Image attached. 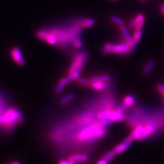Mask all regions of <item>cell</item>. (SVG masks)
Segmentation results:
<instances>
[{
	"label": "cell",
	"instance_id": "6da1fadb",
	"mask_svg": "<svg viewBox=\"0 0 164 164\" xmlns=\"http://www.w3.org/2000/svg\"><path fill=\"white\" fill-rule=\"evenodd\" d=\"M23 120L21 111L16 108L10 107L0 116V127L6 130L13 129Z\"/></svg>",
	"mask_w": 164,
	"mask_h": 164
},
{
	"label": "cell",
	"instance_id": "7a4b0ae2",
	"mask_svg": "<svg viewBox=\"0 0 164 164\" xmlns=\"http://www.w3.org/2000/svg\"><path fill=\"white\" fill-rule=\"evenodd\" d=\"M106 130L99 124H93L82 130L77 134L79 140L86 141L102 137L106 134Z\"/></svg>",
	"mask_w": 164,
	"mask_h": 164
},
{
	"label": "cell",
	"instance_id": "3957f363",
	"mask_svg": "<svg viewBox=\"0 0 164 164\" xmlns=\"http://www.w3.org/2000/svg\"><path fill=\"white\" fill-rule=\"evenodd\" d=\"M102 51L104 54L122 53L126 54L128 51V46L126 43L113 44L108 43L104 45Z\"/></svg>",
	"mask_w": 164,
	"mask_h": 164
},
{
	"label": "cell",
	"instance_id": "277c9868",
	"mask_svg": "<svg viewBox=\"0 0 164 164\" xmlns=\"http://www.w3.org/2000/svg\"><path fill=\"white\" fill-rule=\"evenodd\" d=\"M87 57H88V54L86 52L77 55L75 57V58H74V62H73L72 64L71 65L70 68L69 69V73L72 74V73L74 72V71L76 70V69L78 67V66L81 63H84L86 60Z\"/></svg>",
	"mask_w": 164,
	"mask_h": 164
},
{
	"label": "cell",
	"instance_id": "5b68a950",
	"mask_svg": "<svg viewBox=\"0 0 164 164\" xmlns=\"http://www.w3.org/2000/svg\"><path fill=\"white\" fill-rule=\"evenodd\" d=\"M132 141H133V140L129 137L128 138L125 139L121 144H120L117 146H116L112 150V151L114 152V153L116 155L123 153L126 150L128 149V148L131 145Z\"/></svg>",
	"mask_w": 164,
	"mask_h": 164
},
{
	"label": "cell",
	"instance_id": "8992f818",
	"mask_svg": "<svg viewBox=\"0 0 164 164\" xmlns=\"http://www.w3.org/2000/svg\"><path fill=\"white\" fill-rule=\"evenodd\" d=\"M123 109L122 107L118 108L115 110L112 111L109 116V119L112 122H122L125 120V116L123 115Z\"/></svg>",
	"mask_w": 164,
	"mask_h": 164
},
{
	"label": "cell",
	"instance_id": "52a82bcc",
	"mask_svg": "<svg viewBox=\"0 0 164 164\" xmlns=\"http://www.w3.org/2000/svg\"><path fill=\"white\" fill-rule=\"evenodd\" d=\"M11 55L13 60L18 65L23 66L25 64L21 50L18 48L15 47L11 50Z\"/></svg>",
	"mask_w": 164,
	"mask_h": 164
},
{
	"label": "cell",
	"instance_id": "ba28073f",
	"mask_svg": "<svg viewBox=\"0 0 164 164\" xmlns=\"http://www.w3.org/2000/svg\"><path fill=\"white\" fill-rule=\"evenodd\" d=\"M144 126L142 125H137L132 131L130 137L132 140H140L144 130Z\"/></svg>",
	"mask_w": 164,
	"mask_h": 164
},
{
	"label": "cell",
	"instance_id": "9c48e42d",
	"mask_svg": "<svg viewBox=\"0 0 164 164\" xmlns=\"http://www.w3.org/2000/svg\"><path fill=\"white\" fill-rule=\"evenodd\" d=\"M156 125L155 124H148L144 128V130L140 137V140H142L145 139L146 137L150 136L151 134L155 131Z\"/></svg>",
	"mask_w": 164,
	"mask_h": 164
},
{
	"label": "cell",
	"instance_id": "30bf717a",
	"mask_svg": "<svg viewBox=\"0 0 164 164\" xmlns=\"http://www.w3.org/2000/svg\"><path fill=\"white\" fill-rule=\"evenodd\" d=\"M68 159L74 163L84 162L88 160V156L84 154H75L69 156Z\"/></svg>",
	"mask_w": 164,
	"mask_h": 164
},
{
	"label": "cell",
	"instance_id": "8fae6325",
	"mask_svg": "<svg viewBox=\"0 0 164 164\" xmlns=\"http://www.w3.org/2000/svg\"><path fill=\"white\" fill-rule=\"evenodd\" d=\"M135 103V98L133 96H127L125 97L123 100V103L122 105V108L124 109H126L129 107L133 106Z\"/></svg>",
	"mask_w": 164,
	"mask_h": 164
},
{
	"label": "cell",
	"instance_id": "7c38bea8",
	"mask_svg": "<svg viewBox=\"0 0 164 164\" xmlns=\"http://www.w3.org/2000/svg\"><path fill=\"white\" fill-rule=\"evenodd\" d=\"M111 77L108 75H98V76H94L90 78L91 82H108L110 80Z\"/></svg>",
	"mask_w": 164,
	"mask_h": 164
},
{
	"label": "cell",
	"instance_id": "4fadbf2b",
	"mask_svg": "<svg viewBox=\"0 0 164 164\" xmlns=\"http://www.w3.org/2000/svg\"><path fill=\"white\" fill-rule=\"evenodd\" d=\"M67 83H68V82H67L66 78L61 79L55 88V93L57 94L61 93L63 91L64 88L65 87V86Z\"/></svg>",
	"mask_w": 164,
	"mask_h": 164
},
{
	"label": "cell",
	"instance_id": "5bb4252c",
	"mask_svg": "<svg viewBox=\"0 0 164 164\" xmlns=\"http://www.w3.org/2000/svg\"><path fill=\"white\" fill-rule=\"evenodd\" d=\"M136 20V24L134 27L136 28V30L142 29L145 20V16L143 14H139L137 16Z\"/></svg>",
	"mask_w": 164,
	"mask_h": 164
},
{
	"label": "cell",
	"instance_id": "9a60e30c",
	"mask_svg": "<svg viewBox=\"0 0 164 164\" xmlns=\"http://www.w3.org/2000/svg\"><path fill=\"white\" fill-rule=\"evenodd\" d=\"M154 65H155V62H154V60H153V59L150 60L148 62V63L146 64L144 68V73L145 75L149 74L151 72L153 68H154Z\"/></svg>",
	"mask_w": 164,
	"mask_h": 164
},
{
	"label": "cell",
	"instance_id": "2e32d148",
	"mask_svg": "<svg viewBox=\"0 0 164 164\" xmlns=\"http://www.w3.org/2000/svg\"><path fill=\"white\" fill-rule=\"evenodd\" d=\"M91 86L97 91L103 90L105 88V83L103 82H91Z\"/></svg>",
	"mask_w": 164,
	"mask_h": 164
},
{
	"label": "cell",
	"instance_id": "e0dca14e",
	"mask_svg": "<svg viewBox=\"0 0 164 164\" xmlns=\"http://www.w3.org/2000/svg\"><path fill=\"white\" fill-rule=\"evenodd\" d=\"M121 26V30L122 32V34H123V37H124L125 40L126 41V43H129L130 41H131V40H132V37L130 35V34H129V32H128V31L127 30V28L124 25H122V26Z\"/></svg>",
	"mask_w": 164,
	"mask_h": 164
},
{
	"label": "cell",
	"instance_id": "ac0fdd59",
	"mask_svg": "<svg viewBox=\"0 0 164 164\" xmlns=\"http://www.w3.org/2000/svg\"><path fill=\"white\" fill-rule=\"evenodd\" d=\"M112 110L111 109H106L104 111H102L101 112H100L98 114H97V117L99 120L101 119H107V118H109L111 112Z\"/></svg>",
	"mask_w": 164,
	"mask_h": 164
},
{
	"label": "cell",
	"instance_id": "d6986e66",
	"mask_svg": "<svg viewBox=\"0 0 164 164\" xmlns=\"http://www.w3.org/2000/svg\"><path fill=\"white\" fill-rule=\"evenodd\" d=\"M96 24V20L94 19H86L82 21L81 25L82 27L83 28H86V27H91L94 26Z\"/></svg>",
	"mask_w": 164,
	"mask_h": 164
},
{
	"label": "cell",
	"instance_id": "ffe728a7",
	"mask_svg": "<svg viewBox=\"0 0 164 164\" xmlns=\"http://www.w3.org/2000/svg\"><path fill=\"white\" fill-rule=\"evenodd\" d=\"M74 94L73 93H70L67 94L66 96H65L64 97H63L61 100H60V103L62 105H66L67 103H69L70 102H71L74 98Z\"/></svg>",
	"mask_w": 164,
	"mask_h": 164
},
{
	"label": "cell",
	"instance_id": "44dd1931",
	"mask_svg": "<svg viewBox=\"0 0 164 164\" xmlns=\"http://www.w3.org/2000/svg\"><path fill=\"white\" fill-rule=\"evenodd\" d=\"M110 20L111 21H112L113 23H114L115 24H117L119 26H122L124 25V21L122 19L120 18L118 16H114V15H112L110 16Z\"/></svg>",
	"mask_w": 164,
	"mask_h": 164
},
{
	"label": "cell",
	"instance_id": "7402d4cb",
	"mask_svg": "<svg viewBox=\"0 0 164 164\" xmlns=\"http://www.w3.org/2000/svg\"><path fill=\"white\" fill-rule=\"evenodd\" d=\"M115 156H116V154L114 153L112 150L110 151L107 152V153H105L104 154V156L103 157V159H104L105 161H106L107 162H109Z\"/></svg>",
	"mask_w": 164,
	"mask_h": 164
},
{
	"label": "cell",
	"instance_id": "603a6c76",
	"mask_svg": "<svg viewBox=\"0 0 164 164\" xmlns=\"http://www.w3.org/2000/svg\"><path fill=\"white\" fill-rule=\"evenodd\" d=\"M83 65H84V63H81L78 67L76 69V70L74 71V72H73L75 79H78L81 74V72H82V69L83 68Z\"/></svg>",
	"mask_w": 164,
	"mask_h": 164
},
{
	"label": "cell",
	"instance_id": "cb8c5ba5",
	"mask_svg": "<svg viewBox=\"0 0 164 164\" xmlns=\"http://www.w3.org/2000/svg\"><path fill=\"white\" fill-rule=\"evenodd\" d=\"M7 108L8 107L6 106V102L2 99V98L0 96V116L2 114Z\"/></svg>",
	"mask_w": 164,
	"mask_h": 164
},
{
	"label": "cell",
	"instance_id": "d4e9b609",
	"mask_svg": "<svg viewBox=\"0 0 164 164\" xmlns=\"http://www.w3.org/2000/svg\"><path fill=\"white\" fill-rule=\"evenodd\" d=\"M112 123V122L111 121V120L109 118H107V119H101L99 121L98 124L102 126L105 128L106 126H107L108 125H110L111 123Z\"/></svg>",
	"mask_w": 164,
	"mask_h": 164
},
{
	"label": "cell",
	"instance_id": "484cf974",
	"mask_svg": "<svg viewBox=\"0 0 164 164\" xmlns=\"http://www.w3.org/2000/svg\"><path fill=\"white\" fill-rule=\"evenodd\" d=\"M72 43L74 46L77 48H81L83 46L82 40L79 38H75L73 40Z\"/></svg>",
	"mask_w": 164,
	"mask_h": 164
},
{
	"label": "cell",
	"instance_id": "4316f807",
	"mask_svg": "<svg viewBox=\"0 0 164 164\" xmlns=\"http://www.w3.org/2000/svg\"><path fill=\"white\" fill-rule=\"evenodd\" d=\"M78 82L81 84H83V85H90L91 84V81L90 80H88L87 79H84V78H79L78 79Z\"/></svg>",
	"mask_w": 164,
	"mask_h": 164
},
{
	"label": "cell",
	"instance_id": "83f0119b",
	"mask_svg": "<svg viewBox=\"0 0 164 164\" xmlns=\"http://www.w3.org/2000/svg\"><path fill=\"white\" fill-rule=\"evenodd\" d=\"M66 79L68 83H69V82H72V80H74V79H75V76H74V74L72 73V74H69V75H68L66 77Z\"/></svg>",
	"mask_w": 164,
	"mask_h": 164
},
{
	"label": "cell",
	"instance_id": "f1b7e54d",
	"mask_svg": "<svg viewBox=\"0 0 164 164\" xmlns=\"http://www.w3.org/2000/svg\"><path fill=\"white\" fill-rule=\"evenodd\" d=\"M136 17L135 18H134L133 20H132L128 24V27L130 28H132V27H135L136 24Z\"/></svg>",
	"mask_w": 164,
	"mask_h": 164
},
{
	"label": "cell",
	"instance_id": "f546056e",
	"mask_svg": "<svg viewBox=\"0 0 164 164\" xmlns=\"http://www.w3.org/2000/svg\"><path fill=\"white\" fill-rule=\"evenodd\" d=\"M157 89L163 94L164 96V86L162 84H158L157 85Z\"/></svg>",
	"mask_w": 164,
	"mask_h": 164
},
{
	"label": "cell",
	"instance_id": "4dcf8cb0",
	"mask_svg": "<svg viewBox=\"0 0 164 164\" xmlns=\"http://www.w3.org/2000/svg\"><path fill=\"white\" fill-rule=\"evenodd\" d=\"M58 164H75V163L69 161V160H62L59 162Z\"/></svg>",
	"mask_w": 164,
	"mask_h": 164
},
{
	"label": "cell",
	"instance_id": "1f68e13d",
	"mask_svg": "<svg viewBox=\"0 0 164 164\" xmlns=\"http://www.w3.org/2000/svg\"><path fill=\"white\" fill-rule=\"evenodd\" d=\"M159 7H160L161 9L162 14V15L164 16V3H163V2H159Z\"/></svg>",
	"mask_w": 164,
	"mask_h": 164
},
{
	"label": "cell",
	"instance_id": "d6a6232c",
	"mask_svg": "<svg viewBox=\"0 0 164 164\" xmlns=\"http://www.w3.org/2000/svg\"><path fill=\"white\" fill-rule=\"evenodd\" d=\"M97 164H108V162L107 161H105L104 159H102V160H100V161H99L98 162H97Z\"/></svg>",
	"mask_w": 164,
	"mask_h": 164
},
{
	"label": "cell",
	"instance_id": "836d02e7",
	"mask_svg": "<svg viewBox=\"0 0 164 164\" xmlns=\"http://www.w3.org/2000/svg\"><path fill=\"white\" fill-rule=\"evenodd\" d=\"M20 164V162H17V161H16V162H11V163H8V164Z\"/></svg>",
	"mask_w": 164,
	"mask_h": 164
},
{
	"label": "cell",
	"instance_id": "e575fe53",
	"mask_svg": "<svg viewBox=\"0 0 164 164\" xmlns=\"http://www.w3.org/2000/svg\"><path fill=\"white\" fill-rule=\"evenodd\" d=\"M140 1H142V2H143V1H147V0H140Z\"/></svg>",
	"mask_w": 164,
	"mask_h": 164
}]
</instances>
